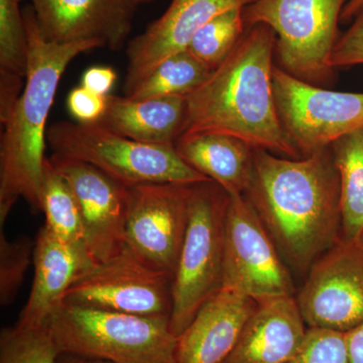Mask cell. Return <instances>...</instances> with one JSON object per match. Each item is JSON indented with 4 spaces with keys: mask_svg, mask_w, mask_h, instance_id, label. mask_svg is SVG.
Returning a JSON list of instances; mask_svg holds the SVG:
<instances>
[{
    "mask_svg": "<svg viewBox=\"0 0 363 363\" xmlns=\"http://www.w3.org/2000/svg\"><path fill=\"white\" fill-rule=\"evenodd\" d=\"M45 326L61 354L113 363H177L169 318L62 304Z\"/></svg>",
    "mask_w": 363,
    "mask_h": 363,
    "instance_id": "277c9868",
    "label": "cell"
},
{
    "mask_svg": "<svg viewBox=\"0 0 363 363\" xmlns=\"http://www.w3.org/2000/svg\"><path fill=\"white\" fill-rule=\"evenodd\" d=\"M290 363H350L345 333L308 328L302 347Z\"/></svg>",
    "mask_w": 363,
    "mask_h": 363,
    "instance_id": "83f0119b",
    "label": "cell"
},
{
    "mask_svg": "<svg viewBox=\"0 0 363 363\" xmlns=\"http://www.w3.org/2000/svg\"><path fill=\"white\" fill-rule=\"evenodd\" d=\"M334 69L363 65V13L339 37L331 57Z\"/></svg>",
    "mask_w": 363,
    "mask_h": 363,
    "instance_id": "f1b7e54d",
    "label": "cell"
},
{
    "mask_svg": "<svg viewBox=\"0 0 363 363\" xmlns=\"http://www.w3.org/2000/svg\"><path fill=\"white\" fill-rule=\"evenodd\" d=\"M350 363H363V322L345 333Z\"/></svg>",
    "mask_w": 363,
    "mask_h": 363,
    "instance_id": "1f68e13d",
    "label": "cell"
},
{
    "mask_svg": "<svg viewBox=\"0 0 363 363\" xmlns=\"http://www.w3.org/2000/svg\"><path fill=\"white\" fill-rule=\"evenodd\" d=\"M211 72L185 50L162 61L128 96L135 99L187 97Z\"/></svg>",
    "mask_w": 363,
    "mask_h": 363,
    "instance_id": "603a6c76",
    "label": "cell"
},
{
    "mask_svg": "<svg viewBox=\"0 0 363 363\" xmlns=\"http://www.w3.org/2000/svg\"><path fill=\"white\" fill-rule=\"evenodd\" d=\"M40 33L57 44L96 42L121 49L133 28L135 0H30Z\"/></svg>",
    "mask_w": 363,
    "mask_h": 363,
    "instance_id": "9a60e30c",
    "label": "cell"
},
{
    "mask_svg": "<svg viewBox=\"0 0 363 363\" xmlns=\"http://www.w3.org/2000/svg\"><path fill=\"white\" fill-rule=\"evenodd\" d=\"M257 306L252 298L221 289L179 336L177 363L225 362Z\"/></svg>",
    "mask_w": 363,
    "mask_h": 363,
    "instance_id": "2e32d148",
    "label": "cell"
},
{
    "mask_svg": "<svg viewBox=\"0 0 363 363\" xmlns=\"http://www.w3.org/2000/svg\"><path fill=\"white\" fill-rule=\"evenodd\" d=\"M245 196L294 274L305 278L341 241L340 182L331 147L301 159L255 150Z\"/></svg>",
    "mask_w": 363,
    "mask_h": 363,
    "instance_id": "6da1fadb",
    "label": "cell"
},
{
    "mask_svg": "<svg viewBox=\"0 0 363 363\" xmlns=\"http://www.w3.org/2000/svg\"><path fill=\"white\" fill-rule=\"evenodd\" d=\"M272 83L281 126L302 157L363 126V93L325 89L276 65Z\"/></svg>",
    "mask_w": 363,
    "mask_h": 363,
    "instance_id": "9c48e42d",
    "label": "cell"
},
{
    "mask_svg": "<svg viewBox=\"0 0 363 363\" xmlns=\"http://www.w3.org/2000/svg\"><path fill=\"white\" fill-rule=\"evenodd\" d=\"M52 168L65 179L78 203L86 245L97 262L116 257L126 247L128 186L87 162L52 154Z\"/></svg>",
    "mask_w": 363,
    "mask_h": 363,
    "instance_id": "4fadbf2b",
    "label": "cell"
},
{
    "mask_svg": "<svg viewBox=\"0 0 363 363\" xmlns=\"http://www.w3.org/2000/svg\"><path fill=\"white\" fill-rule=\"evenodd\" d=\"M243 9H230L210 21L196 33L186 50L213 71L230 55L247 32Z\"/></svg>",
    "mask_w": 363,
    "mask_h": 363,
    "instance_id": "cb8c5ba5",
    "label": "cell"
},
{
    "mask_svg": "<svg viewBox=\"0 0 363 363\" xmlns=\"http://www.w3.org/2000/svg\"><path fill=\"white\" fill-rule=\"evenodd\" d=\"M67 105L77 123H99L106 111L107 96L91 92L80 86L69 93Z\"/></svg>",
    "mask_w": 363,
    "mask_h": 363,
    "instance_id": "f546056e",
    "label": "cell"
},
{
    "mask_svg": "<svg viewBox=\"0 0 363 363\" xmlns=\"http://www.w3.org/2000/svg\"><path fill=\"white\" fill-rule=\"evenodd\" d=\"M47 142L52 154L92 164L128 187L211 181L188 166L175 145L136 142L100 123L58 121L48 128Z\"/></svg>",
    "mask_w": 363,
    "mask_h": 363,
    "instance_id": "5b68a950",
    "label": "cell"
},
{
    "mask_svg": "<svg viewBox=\"0 0 363 363\" xmlns=\"http://www.w3.org/2000/svg\"><path fill=\"white\" fill-rule=\"evenodd\" d=\"M193 184L128 187L126 247L142 262L174 277L189 222Z\"/></svg>",
    "mask_w": 363,
    "mask_h": 363,
    "instance_id": "8fae6325",
    "label": "cell"
},
{
    "mask_svg": "<svg viewBox=\"0 0 363 363\" xmlns=\"http://www.w3.org/2000/svg\"><path fill=\"white\" fill-rule=\"evenodd\" d=\"M61 355L47 326L6 327L0 333V363H57Z\"/></svg>",
    "mask_w": 363,
    "mask_h": 363,
    "instance_id": "d4e9b609",
    "label": "cell"
},
{
    "mask_svg": "<svg viewBox=\"0 0 363 363\" xmlns=\"http://www.w3.org/2000/svg\"><path fill=\"white\" fill-rule=\"evenodd\" d=\"M186 114V97L135 99L109 94L99 123L136 142L175 145L183 135Z\"/></svg>",
    "mask_w": 363,
    "mask_h": 363,
    "instance_id": "d6986e66",
    "label": "cell"
},
{
    "mask_svg": "<svg viewBox=\"0 0 363 363\" xmlns=\"http://www.w3.org/2000/svg\"><path fill=\"white\" fill-rule=\"evenodd\" d=\"M257 0H172L157 21L128 43L124 95L133 91L162 61L185 51L196 33L219 14L245 9Z\"/></svg>",
    "mask_w": 363,
    "mask_h": 363,
    "instance_id": "5bb4252c",
    "label": "cell"
},
{
    "mask_svg": "<svg viewBox=\"0 0 363 363\" xmlns=\"http://www.w3.org/2000/svg\"><path fill=\"white\" fill-rule=\"evenodd\" d=\"M362 13L363 0H348L341 13L340 21L352 23V21Z\"/></svg>",
    "mask_w": 363,
    "mask_h": 363,
    "instance_id": "d6a6232c",
    "label": "cell"
},
{
    "mask_svg": "<svg viewBox=\"0 0 363 363\" xmlns=\"http://www.w3.org/2000/svg\"><path fill=\"white\" fill-rule=\"evenodd\" d=\"M40 202L45 217L44 227L52 236L69 245L87 247L78 203L65 179L52 168L49 157L45 162Z\"/></svg>",
    "mask_w": 363,
    "mask_h": 363,
    "instance_id": "7402d4cb",
    "label": "cell"
},
{
    "mask_svg": "<svg viewBox=\"0 0 363 363\" xmlns=\"http://www.w3.org/2000/svg\"><path fill=\"white\" fill-rule=\"evenodd\" d=\"M175 147L184 162L228 195H245L252 183L255 149L234 136L214 133H184Z\"/></svg>",
    "mask_w": 363,
    "mask_h": 363,
    "instance_id": "ffe728a7",
    "label": "cell"
},
{
    "mask_svg": "<svg viewBox=\"0 0 363 363\" xmlns=\"http://www.w3.org/2000/svg\"><path fill=\"white\" fill-rule=\"evenodd\" d=\"M330 147L340 182L341 241L357 242L363 233V126Z\"/></svg>",
    "mask_w": 363,
    "mask_h": 363,
    "instance_id": "44dd1931",
    "label": "cell"
},
{
    "mask_svg": "<svg viewBox=\"0 0 363 363\" xmlns=\"http://www.w3.org/2000/svg\"><path fill=\"white\" fill-rule=\"evenodd\" d=\"M307 330L295 296L260 301L224 363H290Z\"/></svg>",
    "mask_w": 363,
    "mask_h": 363,
    "instance_id": "ac0fdd59",
    "label": "cell"
},
{
    "mask_svg": "<svg viewBox=\"0 0 363 363\" xmlns=\"http://www.w3.org/2000/svg\"><path fill=\"white\" fill-rule=\"evenodd\" d=\"M116 79V72L111 67H91L83 74L81 86L91 92L102 96H108Z\"/></svg>",
    "mask_w": 363,
    "mask_h": 363,
    "instance_id": "4dcf8cb0",
    "label": "cell"
},
{
    "mask_svg": "<svg viewBox=\"0 0 363 363\" xmlns=\"http://www.w3.org/2000/svg\"><path fill=\"white\" fill-rule=\"evenodd\" d=\"M57 363H113L107 360L95 359V358H87L77 357V355L61 354Z\"/></svg>",
    "mask_w": 363,
    "mask_h": 363,
    "instance_id": "836d02e7",
    "label": "cell"
},
{
    "mask_svg": "<svg viewBox=\"0 0 363 363\" xmlns=\"http://www.w3.org/2000/svg\"><path fill=\"white\" fill-rule=\"evenodd\" d=\"M276 44L269 26L247 28L230 55L186 97L183 135L222 133L255 150L301 159L279 121L272 83Z\"/></svg>",
    "mask_w": 363,
    "mask_h": 363,
    "instance_id": "7a4b0ae2",
    "label": "cell"
},
{
    "mask_svg": "<svg viewBox=\"0 0 363 363\" xmlns=\"http://www.w3.org/2000/svg\"><path fill=\"white\" fill-rule=\"evenodd\" d=\"M347 1L257 0L243 9V16L247 28L262 23L276 33L279 68L323 87L335 78L331 57L340 37L338 23Z\"/></svg>",
    "mask_w": 363,
    "mask_h": 363,
    "instance_id": "52a82bcc",
    "label": "cell"
},
{
    "mask_svg": "<svg viewBox=\"0 0 363 363\" xmlns=\"http://www.w3.org/2000/svg\"><path fill=\"white\" fill-rule=\"evenodd\" d=\"M28 38L25 86L13 109L2 119L0 143V225L23 198L42 211L47 121L64 72L82 52L102 48L96 42L57 44L40 33L32 6L23 9Z\"/></svg>",
    "mask_w": 363,
    "mask_h": 363,
    "instance_id": "3957f363",
    "label": "cell"
},
{
    "mask_svg": "<svg viewBox=\"0 0 363 363\" xmlns=\"http://www.w3.org/2000/svg\"><path fill=\"white\" fill-rule=\"evenodd\" d=\"M96 262L87 247L63 242L43 226L33 252L32 291L16 324L26 328L45 326L72 284Z\"/></svg>",
    "mask_w": 363,
    "mask_h": 363,
    "instance_id": "e0dca14e",
    "label": "cell"
},
{
    "mask_svg": "<svg viewBox=\"0 0 363 363\" xmlns=\"http://www.w3.org/2000/svg\"><path fill=\"white\" fill-rule=\"evenodd\" d=\"M136 4L140 6V4H149V2L155 1V0H135Z\"/></svg>",
    "mask_w": 363,
    "mask_h": 363,
    "instance_id": "e575fe53",
    "label": "cell"
},
{
    "mask_svg": "<svg viewBox=\"0 0 363 363\" xmlns=\"http://www.w3.org/2000/svg\"><path fill=\"white\" fill-rule=\"evenodd\" d=\"M21 0H0V75L26 80L28 38Z\"/></svg>",
    "mask_w": 363,
    "mask_h": 363,
    "instance_id": "484cf974",
    "label": "cell"
},
{
    "mask_svg": "<svg viewBox=\"0 0 363 363\" xmlns=\"http://www.w3.org/2000/svg\"><path fill=\"white\" fill-rule=\"evenodd\" d=\"M35 242L23 236L9 240L6 234H0V305L7 307L13 302L26 272L33 262Z\"/></svg>",
    "mask_w": 363,
    "mask_h": 363,
    "instance_id": "4316f807",
    "label": "cell"
},
{
    "mask_svg": "<svg viewBox=\"0 0 363 363\" xmlns=\"http://www.w3.org/2000/svg\"><path fill=\"white\" fill-rule=\"evenodd\" d=\"M228 193L213 181L193 184L185 240L172 285L169 325L177 337L222 286Z\"/></svg>",
    "mask_w": 363,
    "mask_h": 363,
    "instance_id": "8992f818",
    "label": "cell"
},
{
    "mask_svg": "<svg viewBox=\"0 0 363 363\" xmlns=\"http://www.w3.org/2000/svg\"><path fill=\"white\" fill-rule=\"evenodd\" d=\"M357 243L363 250V233H362V235L359 236V238H358Z\"/></svg>",
    "mask_w": 363,
    "mask_h": 363,
    "instance_id": "d590c367",
    "label": "cell"
},
{
    "mask_svg": "<svg viewBox=\"0 0 363 363\" xmlns=\"http://www.w3.org/2000/svg\"><path fill=\"white\" fill-rule=\"evenodd\" d=\"M221 289L257 302L295 296L292 272L245 195H229Z\"/></svg>",
    "mask_w": 363,
    "mask_h": 363,
    "instance_id": "ba28073f",
    "label": "cell"
},
{
    "mask_svg": "<svg viewBox=\"0 0 363 363\" xmlns=\"http://www.w3.org/2000/svg\"><path fill=\"white\" fill-rule=\"evenodd\" d=\"M308 328L352 330L363 322V250L340 241L312 264L295 296Z\"/></svg>",
    "mask_w": 363,
    "mask_h": 363,
    "instance_id": "7c38bea8",
    "label": "cell"
},
{
    "mask_svg": "<svg viewBox=\"0 0 363 363\" xmlns=\"http://www.w3.org/2000/svg\"><path fill=\"white\" fill-rule=\"evenodd\" d=\"M173 277L142 262L125 247L106 262H96L73 284L64 304L171 318Z\"/></svg>",
    "mask_w": 363,
    "mask_h": 363,
    "instance_id": "30bf717a",
    "label": "cell"
}]
</instances>
